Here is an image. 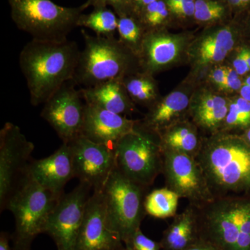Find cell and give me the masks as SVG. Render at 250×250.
<instances>
[{
	"mask_svg": "<svg viewBox=\"0 0 250 250\" xmlns=\"http://www.w3.org/2000/svg\"><path fill=\"white\" fill-rule=\"evenodd\" d=\"M199 239L197 208L188 204L182 213L174 217L159 243L161 250H184Z\"/></svg>",
	"mask_w": 250,
	"mask_h": 250,
	"instance_id": "603a6c76",
	"label": "cell"
},
{
	"mask_svg": "<svg viewBox=\"0 0 250 250\" xmlns=\"http://www.w3.org/2000/svg\"><path fill=\"white\" fill-rule=\"evenodd\" d=\"M179 198L175 192L167 187L155 189L145 198L146 215L157 219L174 218L177 214Z\"/></svg>",
	"mask_w": 250,
	"mask_h": 250,
	"instance_id": "484cf974",
	"label": "cell"
},
{
	"mask_svg": "<svg viewBox=\"0 0 250 250\" xmlns=\"http://www.w3.org/2000/svg\"><path fill=\"white\" fill-rule=\"evenodd\" d=\"M241 18L243 24L245 42L250 43V9Z\"/></svg>",
	"mask_w": 250,
	"mask_h": 250,
	"instance_id": "74e56055",
	"label": "cell"
},
{
	"mask_svg": "<svg viewBox=\"0 0 250 250\" xmlns=\"http://www.w3.org/2000/svg\"><path fill=\"white\" fill-rule=\"evenodd\" d=\"M157 0H127V15L136 16L148 4Z\"/></svg>",
	"mask_w": 250,
	"mask_h": 250,
	"instance_id": "8d00e7d4",
	"label": "cell"
},
{
	"mask_svg": "<svg viewBox=\"0 0 250 250\" xmlns=\"http://www.w3.org/2000/svg\"><path fill=\"white\" fill-rule=\"evenodd\" d=\"M238 94L242 98L250 102V72L243 77V84Z\"/></svg>",
	"mask_w": 250,
	"mask_h": 250,
	"instance_id": "ab89813d",
	"label": "cell"
},
{
	"mask_svg": "<svg viewBox=\"0 0 250 250\" xmlns=\"http://www.w3.org/2000/svg\"><path fill=\"white\" fill-rule=\"evenodd\" d=\"M137 122L85 103L82 134L94 143L114 149L120 140L134 130Z\"/></svg>",
	"mask_w": 250,
	"mask_h": 250,
	"instance_id": "d6986e66",
	"label": "cell"
},
{
	"mask_svg": "<svg viewBox=\"0 0 250 250\" xmlns=\"http://www.w3.org/2000/svg\"><path fill=\"white\" fill-rule=\"evenodd\" d=\"M80 52L76 42L68 40L32 39L24 45L19 64L32 106L45 103L64 83L73 80Z\"/></svg>",
	"mask_w": 250,
	"mask_h": 250,
	"instance_id": "6da1fadb",
	"label": "cell"
},
{
	"mask_svg": "<svg viewBox=\"0 0 250 250\" xmlns=\"http://www.w3.org/2000/svg\"><path fill=\"white\" fill-rule=\"evenodd\" d=\"M162 151L183 153L196 158L205 136L188 118L176 123L158 134Z\"/></svg>",
	"mask_w": 250,
	"mask_h": 250,
	"instance_id": "7402d4cb",
	"label": "cell"
},
{
	"mask_svg": "<svg viewBox=\"0 0 250 250\" xmlns=\"http://www.w3.org/2000/svg\"><path fill=\"white\" fill-rule=\"evenodd\" d=\"M195 33L169 29L146 33L139 57L141 71L152 75L187 64L188 50Z\"/></svg>",
	"mask_w": 250,
	"mask_h": 250,
	"instance_id": "8fae6325",
	"label": "cell"
},
{
	"mask_svg": "<svg viewBox=\"0 0 250 250\" xmlns=\"http://www.w3.org/2000/svg\"><path fill=\"white\" fill-rule=\"evenodd\" d=\"M81 6L83 10L90 6L95 8L110 6L118 17L127 15V0H87Z\"/></svg>",
	"mask_w": 250,
	"mask_h": 250,
	"instance_id": "e575fe53",
	"label": "cell"
},
{
	"mask_svg": "<svg viewBox=\"0 0 250 250\" xmlns=\"http://www.w3.org/2000/svg\"><path fill=\"white\" fill-rule=\"evenodd\" d=\"M124 245L125 250H161L160 243L146 236L141 229Z\"/></svg>",
	"mask_w": 250,
	"mask_h": 250,
	"instance_id": "1f68e13d",
	"label": "cell"
},
{
	"mask_svg": "<svg viewBox=\"0 0 250 250\" xmlns=\"http://www.w3.org/2000/svg\"><path fill=\"white\" fill-rule=\"evenodd\" d=\"M118 16L108 6L93 8L90 14L81 15L77 27L93 31L96 36L115 37L118 31Z\"/></svg>",
	"mask_w": 250,
	"mask_h": 250,
	"instance_id": "4316f807",
	"label": "cell"
},
{
	"mask_svg": "<svg viewBox=\"0 0 250 250\" xmlns=\"http://www.w3.org/2000/svg\"><path fill=\"white\" fill-rule=\"evenodd\" d=\"M85 103L126 116L136 111L123 80H111L80 89Z\"/></svg>",
	"mask_w": 250,
	"mask_h": 250,
	"instance_id": "44dd1931",
	"label": "cell"
},
{
	"mask_svg": "<svg viewBox=\"0 0 250 250\" xmlns=\"http://www.w3.org/2000/svg\"><path fill=\"white\" fill-rule=\"evenodd\" d=\"M27 175L60 199L67 182L75 178L70 144L62 143L48 157L31 160L27 167Z\"/></svg>",
	"mask_w": 250,
	"mask_h": 250,
	"instance_id": "ffe728a7",
	"label": "cell"
},
{
	"mask_svg": "<svg viewBox=\"0 0 250 250\" xmlns=\"http://www.w3.org/2000/svg\"><path fill=\"white\" fill-rule=\"evenodd\" d=\"M147 188L115 167L102 190L108 228L124 244L141 229L146 215L144 201Z\"/></svg>",
	"mask_w": 250,
	"mask_h": 250,
	"instance_id": "8992f818",
	"label": "cell"
},
{
	"mask_svg": "<svg viewBox=\"0 0 250 250\" xmlns=\"http://www.w3.org/2000/svg\"><path fill=\"white\" fill-rule=\"evenodd\" d=\"M136 17L146 32L174 28L173 19L166 0H157L148 4Z\"/></svg>",
	"mask_w": 250,
	"mask_h": 250,
	"instance_id": "f1b7e54d",
	"label": "cell"
},
{
	"mask_svg": "<svg viewBox=\"0 0 250 250\" xmlns=\"http://www.w3.org/2000/svg\"><path fill=\"white\" fill-rule=\"evenodd\" d=\"M123 83L136 105L149 108L161 98L159 83L154 75L136 71L123 78Z\"/></svg>",
	"mask_w": 250,
	"mask_h": 250,
	"instance_id": "cb8c5ba5",
	"label": "cell"
},
{
	"mask_svg": "<svg viewBox=\"0 0 250 250\" xmlns=\"http://www.w3.org/2000/svg\"><path fill=\"white\" fill-rule=\"evenodd\" d=\"M198 83L187 77L173 90L161 97L152 106L140 123L145 129L159 134L169 126L188 117L190 98Z\"/></svg>",
	"mask_w": 250,
	"mask_h": 250,
	"instance_id": "ac0fdd59",
	"label": "cell"
},
{
	"mask_svg": "<svg viewBox=\"0 0 250 250\" xmlns=\"http://www.w3.org/2000/svg\"><path fill=\"white\" fill-rule=\"evenodd\" d=\"M162 152L166 187L195 207L215 198L196 158L173 151Z\"/></svg>",
	"mask_w": 250,
	"mask_h": 250,
	"instance_id": "7c38bea8",
	"label": "cell"
},
{
	"mask_svg": "<svg viewBox=\"0 0 250 250\" xmlns=\"http://www.w3.org/2000/svg\"><path fill=\"white\" fill-rule=\"evenodd\" d=\"M229 98L205 81L197 83L190 98L188 117L204 136L220 132L228 116Z\"/></svg>",
	"mask_w": 250,
	"mask_h": 250,
	"instance_id": "e0dca14e",
	"label": "cell"
},
{
	"mask_svg": "<svg viewBox=\"0 0 250 250\" xmlns=\"http://www.w3.org/2000/svg\"><path fill=\"white\" fill-rule=\"evenodd\" d=\"M243 43L233 49L225 62L242 77H246L250 72L245 56Z\"/></svg>",
	"mask_w": 250,
	"mask_h": 250,
	"instance_id": "d6a6232c",
	"label": "cell"
},
{
	"mask_svg": "<svg viewBox=\"0 0 250 250\" xmlns=\"http://www.w3.org/2000/svg\"><path fill=\"white\" fill-rule=\"evenodd\" d=\"M174 28H188L195 25V0H166Z\"/></svg>",
	"mask_w": 250,
	"mask_h": 250,
	"instance_id": "4dcf8cb0",
	"label": "cell"
},
{
	"mask_svg": "<svg viewBox=\"0 0 250 250\" xmlns=\"http://www.w3.org/2000/svg\"><path fill=\"white\" fill-rule=\"evenodd\" d=\"M59 199L27 175L8 202L6 209L15 218L11 236L13 250H30L36 236L45 227Z\"/></svg>",
	"mask_w": 250,
	"mask_h": 250,
	"instance_id": "277c9868",
	"label": "cell"
},
{
	"mask_svg": "<svg viewBox=\"0 0 250 250\" xmlns=\"http://www.w3.org/2000/svg\"><path fill=\"white\" fill-rule=\"evenodd\" d=\"M34 145L28 141L21 128L5 123L0 131V208L6 209L8 202L27 177Z\"/></svg>",
	"mask_w": 250,
	"mask_h": 250,
	"instance_id": "30bf717a",
	"label": "cell"
},
{
	"mask_svg": "<svg viewBox=\"0 0 250 250\" xmlns=\"http://www.w3.org/2000/svg\"><path fill=\"white\" fill-rule=\"evenodd\" d=\"M196 160L215 197L250 192V146L240 135L205 136Z\"/></svg>",
	"mask_w": 250,
	"mask_h": 250,
	"instance_id": "7a4b0ae2",
	"label": "cell"
},
{
	"mask_svg": "<svg viewBox=\"0 0 250 250\" xmlns=\"http://www.w3.org/2000/svg\"><path fill=\"white\" fill-rule=\"evenodd\" d=\"M250 128V102L238 94L230 96L228 116L220 132L241 135Z\"/></svg>",
	"mask_w": 250,
	"mask_h": 250,
	"instance_id": "83f0119b",
	"label": "cell"
},
{
	"mask_svg": "<svg viewBox=\"0 0 250 250\" xmlns=\"http://www.w3.org/2000/svg\"><path fill=\"white\" fill-rule=\"evenodd\" d=\"M119 236L108 228L103 190L93 191L75 250H125Z\"/></svg>",
	"mask_w": 250,
	"mask_h": 250,
	"instance_id": "2e32d148",
	"label": "cell"
},
{
	"mask_svg": "<svg viewBox=\"0 0 250 250\" xmlns=\"http://www.w3.org/2000/svg\"><path fill=\"white\" fill-rule=\"evenodd\" d=\"M241 136L242 139L246 141L247 144L250 146V129H247L245 131L243 134L240 135Z\"/></svg>",
	"mask_w": 250,
	"mask_h": 250,
	"instance_id": "f6af8a7d",
	"label": "cell"
},
{
	"mask_svg": "<svg viewBox=\"0 0 250 250\" xmlns=\"http://www.w3.org/2000/svg\"><path fill=\"white\" fill-rule=\"evenodd\" d=\"M0 250H11L9 235L4 231H1L0 234Z\"/></svg>",
	"mask_w": 250,
	"mask_h": 250,
	"instance_id": "60d3db41",
	"label": "cell"
},
{
	"mask_svg": "<svg viewBox=\"0 0 250 250\" xmlns=\"http://www.w3.org/2000/svg\"><path fill=\"white\" fill-rule=\"evenodd\" d=\"M118 32L122 44L138 58L147 33L139 20L132 15L118 17Z\"/></svg>",
	"mask_w": 250,
	"mask_h": 250,
	"instance_id": "f546056e",
	"label": "cell"
},
{
	"mask_svg": "<svg viewBox=\"0 0 250 250\" xmlns=\"http://www.w3.org/2000/svg\"><path fill=\"white\" fill-rule=\"evenodd\" d=\"M233 18L226 0H195V25L202 29L230 22Z\"/></svg>",
	"mask_w": 250,
	"mask_h": 250,
	"instance_id": "d4e9b609",
	"label": "cell"
},
{
	"mask_svg": "<svg viewBox=\"0 0 250 250\" xmlns=\"http://www.w3.org/2000/svg\"><path fill=\"white\" fill-rule=\"evenodd\" d=\"M226 1L231 9L232 10L233 16L234 17H237L239 14L241 0H226Z\"/></svg>",
	"mask_w": 250,
	"mask_h": 250,
	"instance_id": "b9f144b4",
	"label": "cell"
},
{
	"mask_svg": "<svg viewBox=\"0 0 250 250\" xmlns=\"http://www.w3.org/2000/svg\"><path fill=\"white\" fill-rule=\"evenodd\" d=\"M243 48H244L245 56H246L247 63L249 67L250 70V43L244 42L243 43Z\"/></svg>",
	"mask_w": 250,
	"mask_h": 250,
	"instance_id": "ee69618b",
	"label": "cell"
},
{
	"mask_svg": "<svg viewBox=\"0 0 250 250\" xmlns=\"http://www.w3.org/2000/svg\"><path fill=\"white\" fill-rule=\"evenodd\" d=\"M84 48L80 58L73 81L84 88L111 80H123L141 70L139 59L115 37L91 36L82 30Z\"/></svg>",
	"mask_w": 250,
	"mask_h": 250,
	"instance_id": "3957f363",
	"label": "cell"
},
{
	"mask_svg": "<svg viewBox=\"0 0 250 250\" xmlns=\"http://www.w3.org/2000/svg\"><path fill=\"white\" fill-rule=\"evenodd\" d=\"M92 190L89 185L80 182L57 202L45 230V233L53 239L57 250H75Z\"/></svg>",
	"mask_w": 250,
	"mask_h": 250,
	"instance_id": "4fadbf2b",
	"label": "cell"
},
{
	"mask_svg": "<svg viewBox=\"0 0 250 250\" xmlns=\"http://www.w3.org/2000/svg\"><path fill=\"white\" fill-rule=\"evenodd\" d=\"M245 42L241 18L230 22L202 28L195 34L188 50L187 78L192 82L203 80L208 70L225 63L231 52Z\"/></svg>",
	"mask_w": 250,
	"mask_h": 250,
	"instance_id": "9c48e42d",
	"label": "cell"
},
{
	"mask_svg": "<svg viewBox=\"0 0 250 250\" xmlns=\"http://www.w3.org/2000/svg\"><path fill=\"white\" fill-rule=\"evenodd\" d=\"M69 144L71 147L75 178L89 185L93 191L103 190L116 167L114 149L94 143L82 134Z\"/></svg>",
	"mask_w": 250,
	"mask_h": 250,
	"instance_id": "9a60e30c",
	"label": "cell"
},
{
	"mask_svg": "<svg viewBox=\"0 0 250 250\" xmlns=\"http://www.w3.org/2000/svg\"><path fill=\"white\" fill-rule=\"evenodd\" d=\"M11 18L20 30L32 39L63 41L77 27L84 11L79 7H65L52 0H8Z\"/></svg>",
	"mask_w": 250,
	"mask_h": 250,
	"instance_id": "5b68a950",
	"label": "cell"
},
{
	"mask_svg": "<svg viewBox=\"0 0 250 250\" xmlns=\"http://www.w3.org/2000/svg\"><path fill=\"white\" fill-rule=\"evenodd\" d=\"M250 9V0H241L239 14L236 18H241Z\"/></svg>",
	"mask_w": 250,
	"mask_h": 250,
	"instance_id": "7bdbcfd3",
	"label": "cell"
},
{
	"mask_svg": "<svg viewBox=\"0 0 250 250\" xmlns=\"http://www.w3.org/2000/svg\"><path fill=\"white\" fill-rule=\"evenodd\" d=\"M75 84L73 80L64 83L43 104L41 113L62 143H70L82 134L85 103Z\"/></svg>",
	"mask_w": 250,
	"mask_h": 250,
	"instance_id": "5bb4252c",
	"label": "cell"
},
{
	"mask_svg": "<svg viewBox=\"0 0 250 250\" xmlns=\"http://www.w3.org/2000/svg\"><path fill=\"white\" fill-rule=\"evenodd\" d=\"M184 250H219L213 245L204 240L199 239L195 243Z\"/></svg>",
	"mask_w": 250,
	"mask_h": 250,
	"instance_id": "f35d334b",
	"label": "cell"
},
{
	"mask_svg": "<svg viewBox=\"0 0 250 250\" xmlns=\"http://www.w3.org/2000/svg\"><path fill=\"white\" fill-rule=\"evenodd\" d=\"M226 77L227 67L226 65L223 63L212 67L202 81H205L206 83H208L215 89L223 92Z\"/></svg>",
	"mask_w": 250,
	"mask_h": 250,
	"instance_id": "836d02e7",
	"label": "cell"
},
{
	"mask_svg": "<svg viewBox=\"0 0 250 250\" xmlns=\"http://www.w3.org/2000/svg\"><path fill=\"white\" fill-rule=\"evenodd\" d=\"M250 205V192L215 197L196 207L199 238L219 250H237L242 223Z\"/></svg>",
	"mask_w": 250,
	"mask_h": 250,
	"instance_id": "52a82bcc",
	"label": "cell"
},
{
	"mask_svg": "<svg viewBox=\"0 0 250 250\" xmlns=\"http://www.w3.org/2000/svg\"><path fill=\"white\" fill-rule=\"evenodd\" d=\"M227 67V77L223 92L229 96L236 95L243 84V77L240 76L231 67L225 63Z\"/></svg>",
	"mask_w": 250,
	"mask_h": 250,
	"instance_id": "d590c367",
	"label": "cell"
},
{
	"mask_svg": "<svg viewBox=\"0 0 250 250\" xmlns=\"http://www.w3.org/2000/svg\"><path fill=\"white\" fill-rule=\"evenodd\" d=\"M116 167L128 178L149 188L163 171V152L157 134L138 121L134 130L117 143Z\"/></svg>",
	"mask_w": 250,
	"mask_h": 250,
	"instance_id": "ba28073f",
	"label": "cell"
}]
</instances>
